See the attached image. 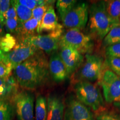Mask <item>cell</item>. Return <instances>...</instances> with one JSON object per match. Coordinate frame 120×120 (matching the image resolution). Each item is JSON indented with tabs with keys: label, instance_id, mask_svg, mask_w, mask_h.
<instances>
[{
	"label": "cell",
	"instance_id": "28",
	"mask_svg": "<svg viewBox=\"0 0 120 120\" xmlns=\"http://www.w3.org/2000/svg\"><path fill=\"white\" fill-rule=\"evenodd\" d=\"M11 5V1L0 0V21L4 26L6 21V15Z\"/></svg>",
	"mask_w": 120,
	"mask_h": 120
},
{
	"label": "cell",
	"instance_id": "10",
	"mask_svg": "<svg viewBox=\"0 0 120 120\" xmlns=\"http://www.w3.org/2000/svg\"><path fill=\"white\" fill-rule=\"evenodd\" d=\"M19 120H34V97L26 91L18 92L12 98Z\"/></svg>",
	"mask_w": 120,
	"mask_h": 120
},
{
	"label": "cell",
	"instance_id": "1",
	"mask_svg": "<svg viewBox=\"0 0 120 120\" xmlns=\"http://www.w3.org/2000/svg\"><path fill=\"white\" fill-rule=\"evenodd\" d=\"M13 70L19 85L27 90L40 87L47 82L49 77V61L40 50Z\"/></svg>",
	"mask_w": 120,
	"mask_h": 120
},
{
	"label": "cell",
	"instance_id": "35",
	"mask_svg": "<svg viewBox=\"0 0 120 120\" xmlns=\"http://www.w3.org/2000/svg\"><path fill=\"white\" fill-rule=\"evenodd\" d=\"M113 104L116 107H117L118 109H120V97L113 103Z\"/></svg>",
	"mask_w": 120,
	"mask_h": 120
},
{
	"label": "cell",
	"instance_id": "27",
	"mask_svg": "<svg viewBox=\"0 0 120 120\" xmlns=\"http://www.w3.org/2000/svg\"><path fill=\"white\" fill-rule=\"evenodd\" d=\"M52 5H46L42 6H38L36 7L32 10V17L34 18L38 21L39 23H40V26L41 25V21L44 16V15L47 11V9L49 7Z\"/></svg>",
	"mask_w": 120,
	"mask_h": 120
},
{
	"label": "cell",
	"instance_id": "7",
	"mask_svg": "<svg viewBox=\"0 0 120 120\" xmlns=\"http://www.w3.org/2000/svg\"><path fill=\"white\" fill-rule=\"evenodd\" d=\"M97 84L102 88L106 102L114 103L120 97V76L105 66L104 64Z\"/></svg>",
	"mask_w": 120,
	"mask_h": 120
},
{
	"label": "cell",
	"instance_id": "9",
	"mask_svg": "<svg viewBox=\"0 0 120 120\" xmlns=\"http://www.w3.org/2000/svg\"><path fill=\"white\" fill-rule=\"evenodd\" d=\"M39 49L34 46L17 42L16 47L11 51L4 53L0 50V61L14 70L19 64L31 57Z\"/></svg>",
	"mask_w": 120,
	"mask_h": 120
},
{
	"label": "cell",
	"instance_id": "6",
	"mask_svg": "<svg viewBox=\"0 0 120 120\" xmlns=\"http://www.w3.org/2000/svg\"><path fill=\"white\" fill-rule=\"evenodd\" d=\"M60 45L73 48L82 55L91 53L94 48L92 37L78 29H68L64 32L60 38Z\"/></svg>",
	"mask_w": 120,
	"mask_h": 120
},
{
	"label": "cell",
	"instance_id": "20",
	"mask_svg": "<svg viewBox=\"0 0 120 120\" xmlns=\"http://www.w3.org/2000/svg\"><path fill=\"white\" fill-rule=\"evenodd\" d=\"M17 44V38L11 34L7 33L0 37V50L4 53L11 51Z\"/></svg>",
	"mask_w": 120,
	"mask_h": 120
},
{
	"label": "cell",
	"instance_id": "3",
	"mask_svg": "<svg viewBox=\"0 0 120 120\" xmlns=\"http://www.w3.org/2000/svg\"><path fill=\"white\" fill-rule=\"evenodd\" d=\"M74 91L79 101L94 112L102 111L105 106L104 101L97 85L88 81H79L75 83Z\"/></svg>",
	"mask_w": 120,
	"mask_h": 120
},
{
	"label": "cell",
	"instance_id": "11",
	"mask_svg": "<svg viewBox=\"0 0 120 120\" xmlns=\"http://www.w3.org/2000/svg\"><path fill=\"white\" fill-rule=\"evenodd\" d=\"M65 120H95L91 109L77 99L70 98L64 113Z\"/></svg>",
	"mask_w": 120,
	"mask_h": 120
},
{
	"label": "cell",
	"instance_id": "4",
	"mask_svg": "<svg viewBox=\"0 0 120 120\" xmlns=\"http://www.w3.org/2000/svg\"><path fill=\"white\" fill-rule=\"evenodd\" d=\"M63 25L59 24L56 29L49 34H37L17 40V42L27 46H34L37 49L52 54L57 52L60 47V41L64 33Z\"/></svg>",
	"mask_w": 120,
	"mask_h": 120
},
{
	"label": "cell",
	"instance_id": "26",
	"mask_svg": "<svg viewBox=\"0 0 120 120\" xmlns=\"http://www.w3.org/2000/svg\"><path fill=\"white\" fill-rule=\"evenodd\" d=\"M95 120H120V115L114 112L101 111L97 113Z\"/></svg>",
	"mask_w": 120,
	"mask_h": 120
},
{
	"label": "cell",
	"instance_id": "18",
	"mask_svg": "<svg viewBox=\"0 0 120 120\" xmlns=\"http://www.w3.org/2000/svg\"><path fill=\"white\" fill-rule=\"evenodd\" d=\"M105 8L114 27L120 25V0L104 1Z\"/></svg>",
	"mask_w": 120,
	"mask_h": 120
},
{
	"label": "cell",
	"instance_id": "33",
	"mask_svg": "<svg viewBox=\"0 0 120 120\" xmlns=\"http://www.w3.org/2000/svg\"><path fill=\"white\" fill-rule=\"evenodd\" d=\"M16 18H17V14H16V9H15L13 1H11V5L6 13V19H16Z\"/></svg>",
	"mask_w": 120,
	"mask_h": 120
},
{
	"label": "cell",
	"instance_id": "15",
	"mask_svg": "<svg viewBox=\"0 0 120 120\" xmlns=\"http://www.w3.org/2000/svg\"><path fill=\"white\" fill-rule=\"evenodd\" d=\"M19 83L12 74L7 77L0 78V100L7 101L18 92Z\"/></svg>",
	"mask_w": 120,
	"mask_h": 120
},
{
	"label": "cell",
	"instance_id": "14",
	"mask_svg": "<svg viewBox=\"0 0 120 120\" xmlns=\"http://www.w3.org/2000/svg\"><path fill=\"white\" fill-rule=\"evenodd\" d=\"M47 102L46 120H64V105L62 99L57 96L50 95Z\"/></svg>",
	"mask_w": 120,
	"mask_h": 120
},
{
	"label": "cell",
	"instance_id": "19",
	"mask_svg": "<svg viewBox=\"0 0 120 120\" xmlns=\"http://www.w3.org/2000/svg\"><path fill=\"white\" fill-rule=\"evenodd\" d=\"M47 113V100L41 95L38 96L36 101L35 120H46Z\"/></svg>",
	"mask_w": 120,
	"mask_h": 120
},
{
	"label": "cell",
	"instance_id": "32",
	"mask_svg": "<svg viewBox=\"0 0 120 120\" xmlns=\"http://www.w3.org/2000/svg\"><path fill=\"white\" fill-rule=\"evenodd\" d=\"M18 2L31 10L37 7V0H18Z\"/></svg>",
	"mask_w": 120,
	"mask_h": 120
},
{
	"label": "cell",
	"instance_id": "31",
	"mask_svg": "<svg viewBox=\"0 0 120 120\" xmlns=\"http://www.w3.org/2000/svg\"><path fill=\"white\" fill-rule=\"evenodd\" d=\"M12 68L0 61V78L7 77L11 75Z\"/></svg>",
	"mask_w": 120,
	"mask_h": 120
},
{
	"label": "cell",
	"instance_id": "8",
	"mask_svg": "<svg viewBox=\"0 0 120 120\" xmlns=\"http://www.w3.org/2000/svg\"><path fill=\"white\" fill-rule=\"evenodd\" d=\"M89 6L86 2H77L74 7L61 19L67 30H82L86 27L88 19Z\"/></svg>",
	"mask_w": 120,
	"mask_h": 120
},
{
	"label": "cell",
	"instance_id": "12",
	"mask_svg": "<svg viewBox=\"0 0 120 120\" xmlns=\"http://www.w3.org/2000/svg\"><path fill=\"white\" fill-rule=\"evenodd\" d=\"M59 49L58 54L70 76L80 67L83 64L85 58L83 55L72 47L60 45Z\"/></svg>",
	"mask_w": 120,
	"mask_h": 120
},
{
	"label": "cell",
	"instance_id": "23",
	"mask_svg": "<svg viewBox=\"0 0 120 120\" xmlns=\"http://www.w3.org/2000/svg\"><path fill=\"white\" fill-rule=\"evenodd\" d=\"M77 2L75 0H58L57 1L56 8L61 19L74 7Z\"/></svg>",
	"mask_w": 120,
	"mask_h": 120
},
{
	"label": "cell",
	"instance_id": "21",
	"mask_svg": "<svg viewBox=\"0 0 120 120\" xmlns=\"http://www.w3.org/2000/svg\"><path fill=\"white\" fill-rule=\"evenodd\" d=\"M16 9L17 18L20 25L26 22L32 17V10L21 4L18 1H13Z\"/></svg>",
	"mask_w": 120,
	"mask_h": 120
},
{
	"label": "cell",
	"instance_id": "5",
	"mask_svg": "<svg viewBox=\"0 0 120 120\" xmlns=\"http://www.w3.org/2000/svg\"><path fill=\"white\" fill-rule=\"evenodd\" d=\"M103 58L95 54H86L85 60L76 74H72V82L79 81H95L98 80L103 68Z\"/></svg>",
	"mask_w": 120,
	"mask_h": 120
},
{
	"label": "cell",
	"instance_id": "17",
	"mask_svg": "<svg viewBox=\"0 0 120 120\" xmlns=\"http://www.w3.org/2000/svg\"><path fill=\"white\" fill-rule=\"evenodd\" d=\"M40 23L34 17L28 19L19 26L17 34V40L25 38L38 34Z\"/></svg>",
	"mask_w": 120,
	"mask_h": 120
},
{
	"label": "cell",
	"instance_id": "24",
	"mask_svg": "<svg viewBox=\"0 0 120 120\" xmlns=\"http://www.w3.org/2000/svg\"><path fill=\"white\" fill-rule=\"evenodd\" d=\"M104 65L115 74L120 76V58L106 56Z\"/></svg>",
	"mask_w": 120,
	"mask_h": 120
},
{
	"label": "cell",
	"instance_id": "34",
	"mask_svg": "<svg viewBox=\"0 0 120 120\" xmlns=\"http://www.w3.org/2000/svg\"><path fill=\"white\" fill-rule=\"evenodd\" d=\"M8 105H10V104H9V103L7 101L0 100V109L7 107Z\"/></svg>",
	"mask_w": 120,
	"mask_h": 120
},
{
	"label": "cell",
	"instance_id": "13",
	"mask_svg": "<svg viewBox=\"0 0 120 120\" xmlns=\"http://www.w3.org/2000/svg\"><path fill=\"white\" fill-rule=\"evenodd\" d=\"M49 74L55 81H64L70 77L65 65L60 57L58 52H54L49 61Z\"/></svg>",
	"mask_w": 120,
	"mask_h": 120
},
{
	"label": "cell",
	"instance_id": "25",
	"mask_svg": "<svg viewBox=\"0 0 120 120\" xmlns=\"http://www.w3.org/2000/svg\"><path fill=\"white\" fill-rule=\"evenodd\" d=\"M5 28L8 34H17L18 30L20 26V23L18 20L17 18L16 19H7L6 21Z\"/></svg>",
	"mask_w": 120,
	"mask_h": 120
},
{
	"label": "cell",
	"instance_id": "36",
	"mask_svg": "<svg viewBox=\"0 0 120 120\" xmlns=\"http://www.w3.org/2000/svg\"><path fill=\"white\" fill-rule=\"evenodd\" d=\"M4 25L1 23V21H0V37H1L2 36L4 35V34H3V32H4Z\"/></svg>",
	"mask_w": 120,
	"mask_h": 120
},
{
	"label": "cell",
	"instance_id": "29",
	"mask_svg": "<svg viewBox=\"0 0 120 120\" xmlns=\"http://www.w3.org/2000/svg\"><path fill=\"white\" fill-rule=\"evenodd\" d=\"M106 56L120 58V43L111 45L105 48Z\"/></svg>",
	"mask_w": 120,
	"mask_h": 120
},
{
	"label": "cell",
	"instance_id": "16",
	"mask_svg": "<svg viewBox=\"0 0 120 120\" xmlns=\"http://www.w3.org/2000/svg\"><path fill=\"white\" fill-rule=\"evenodd\" d=\"M59 24L53 5L50 6L43 16L38 30V34L43 32H52L57 28Z\"/></svg>",
	"mask_w": 120,
	"mask_h": 120
},
{
	"label": "cell",
	"instance_id": "2",
	"mask_svg": "<svg viewBox=\"0 0 120 120\" xmlns=\"http://www.w3.org/2000/svg\"><path fill=\"white\" fill-rule=\"evenodd\" d=\"M113 27L106 12L105 1L93 2L88 10L87 34L92 39L101 41Z\"/></svg>",
	"mask_w": 120,
	"mask_h": 120
},
{
	"label": "cell",
	"instance_id": "30",
	"mask_svg": "<svg viewBox=\"0 0 120 120\" xmlns=\"http://www.w3.org/2000/svg\"><path fill=\"white\" fill-rule=\"evenodd\" d=\"M12 109L10 105L0 109V120H11Z\"/></svg>",
	"mask_w": 120,
	"mask_h": 120
},
{
	"label": "cell",
	"instance_id": "22",
	"mask_svg": "<svg viewBox=\"0 0 120 120\" xmlns=\"http://www.w3.org/2000/svg\"><path fill=\"white\" fill-rule=\"evenodd\" d=\"M120 43V25L112 28L102 40V46L107 47L111 45Z\"/></svg>",
	"mask_w": 120,
	"mask_h": 120
}]
</instances>
